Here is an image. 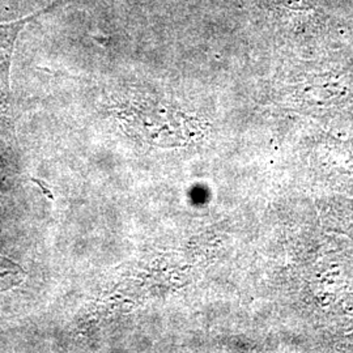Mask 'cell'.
<instances>
[{
	"instance_id": "cell-1",
	"label": "cell",
	"mask_w": 353,
	"mask_h": 353,
	"mask_svg": "<svg viewBox=\"0 0 353 353\" xmlns=\"http://www.w3.org/2000/svg\"><path fill=\"white\" fill-rule=\"evenodd\" d=\"M272 10L290 16H301V14H314L316 7L310 0H265Z\"/></svg>"
}]
</instances>
